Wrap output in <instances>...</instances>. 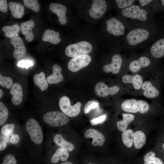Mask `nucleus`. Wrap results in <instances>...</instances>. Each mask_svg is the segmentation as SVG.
<instances>
[{"label": "nucleus", "mask_w": 164, "mask_h": 164, "mask_svg": "<svg viewBox=\"0 0 164 164\" xmlns=\"http://www.w3.org/2000/svg\"><path fill=\"white\" fill-rule=\"evenodd\" d=\"M69 156V154L66 150L63 148L60 147L58 148L51 158L52 162L56 163L60 160L64 162L67 160Z\"/></svg>", "instance_id": "obj_28"}, {"label": "nucleus", "mask_w": 164, "mask_h": 164, "mask_svg": "<svg viewBox=\"0 0 164 164\" xmlns=\"http://www.w3.org/2000/svg\"><path fill=\"white\" fill-rule=\"evenodd\" d=\"M44 121L49 125L58 127L63 126L69 121L67 116L59 111H52L45 113L43 116Z\"/></svg>", "instance_id": "obj_3"}, {"label": "nucleus", "mask_w": 164, "mask_h": 164, "mask_svg": "<svg viewBox=\"0 0 164 164\" xmlns=\"http://www.w3.org/2000/svg\"><path fill=\"white\" fill-rule=\"evenodd\" d=\"M141 88L144 90V95L147 98H153L157 97L159 94L158 90L152 85L151 82L149 80L145 81L143 82Z\"/></svg>", "instance_id": "obj_20"}, {"label": "nucleus", "mask_w": 164, "mask_h": 164, "mask_svg": "<svg viewBox=\"0 0 164 164\" xmlns=\"http://www.w3.org/2000/svg\"><path fill=\"white\" fill-rule=\"evenodd\" d=\"M9 8L11 14L15 18H22L24 13V7L23 5L19 3L10 2L9 3Z\"/></svg>", "instance_id": "obj_24"}, {"label": "nucleus", "mask_w": 164, "mask_h": 164, "mask_svg": "<svg viewBox=\"0 0 164 164\" xmlns=\"http://www.w3.org/2000/svg\"><path fill=\"white\" fill-rule=\"evenodd\" d=\"M25 6L35 12H38L40 6L38 1L37 0H23Z\"/></svg>", "instance_id": "obj_34"}, {"label": "nucleus", "mask_w": 164, "mask_h": 164, "mask_svg": "<svg viewBox=\"0 0 164 164\" xmlns=\"http://www.w3.org/2000/svg\"><path fill=\"white\" fill-rule=\"evenodd\" d=\"M59 104L62 112L67 116L74 117L77 116L80 111L81 104L77 102L73 105H71L69 98L66 96H63L60 99Z\"/></svg>", "instance_id": "obj_4"}, {"label": "nucleus", "mask_w": 164, "mask_h": 164, "mask_svg": "<svg viewBox=\"0 0 164 164\" xmlns=\"http://www.w3.org/2000/svg\"><path fill=\"white\" fill-rule=\"evenodd\" d=\"M92 50V46L89 42L81 41L68 46L66 48L65 53L66 55L70 57L84 55H87Z\"/></svg>", "instance_id": "obj_2"}, {"label": "nucleus", "mask_w": 164, "mask_h": 164, "mask_svg": "<svg viewBox=\"0 0 164 164\" xmlns=\"http://www.w3.org/2000/svg\"><path fill=\"white\" fill-rule=\"evenodd\" d=\"M10 94L12 95L11 101L15 105H19L23 98V92L21 85L17 83L13 84L10 91Z\"/></svg>", "instance_id": "obj_15"}, {"label": "nucleus", "mask_w": 164, "mask_h": 164, "mask_svg": "<svg viewBox=\"0 0 164 164\" xmlns=\"http://www.w3.org/2000/svg\"><path fill=\"white\" fill-rule=\"evenodd\" d=\"M121 108L123 110L127 112L136 113L138 112L137 100L135 99L124 101L121 104Z\"/></svg>", "instance_id": "obj_25"}, {"label": "nucleus", "mask_w": 164, "mask_h": 164, "mask_svg": "<svg viewBox=\"0 0 164 164\" xmlns=\"http://www.w3.org/2000/svg\"><path fill=\"white\" fill-rule=\"evenodd\" d=\"M15 127V125L13 123L5 124L1 128V133L5 136H12L14 134Z\"/></svg>", "instance_id": "obj_35"}, {"label": "nucleus", "mask_w": 164, "mask_h": 164, "mask_svg": "<svg viewBox=\"0 0 164 164\" xmlns=\"http://www.w3.org/2000/svg\"><path fill=\"white\" fill-rule=\"evenodd\" d=\"M53 73L47 78L48 84H57L62 81L63 79L61 73V68L58 64L53 65L52 67Z\"/></svg>", "instance_id": "obj_19"}, {"label": "nucleus", "mask_w": 164, "mask_h": 164, "mask_svg": "<svg viewBox=\"0 0 164 164\" xmlns=\"http://www.w3.org/2000/svg\"><path fill=\"white\" fill-rule=\"evenodd\" d=\"M9 116L8 108L2 102H0V126H2L6 121Z\"/></svg>", "instance_id": "obj_33"}, {"label": "nucleus", "mask_w": 164, "mask_h": 164, "mask_svg": "<svg viewBox=\"0 0 164 164\" xmlns=\"http://www.w3.org/2000/svg\"><path fill=\"white\" fill-rule=\"evenodd\" d=\"M35 25L33 20H30L24 22L21 24L20 29L22 34L25 36L26 40L29 42L32 41L34 39L32 29Z\"/></svg>", "instance_id": "obj_18"}, {"label": "nucleus", "mask_w": 164, "mask_h": 164, "mask_svg": "<svg viewBox=\"0 0 164 164\" xmlns=\"http://www.w3.org/2000/svg\"><path fill=\"white\" fill-rule=\"evenodd\" d=\"M123 83L131 84L135 90L139 89L142 86L143 82L142 77L138 74L134 75L127 74L124 75L122 78Z\"/></svg>", "instance_id": "obj_17"}, {"label": "nucleus", "mask_w": 164, "mask_h": 164, "mask_svg": "<svg viewBox=\"0 0 164 164\" xmlns=\"http://www.w3.org/2000/svg\"><path fill=\"white\" fill-rule=\"evenodd\" d=\"M149 36V32L147 30L137 28L130 31L128 34L126 39L130 45L134 46L146 40Z\"/></svg>", "instance_id": "obj_5"}, {"label": "nucleus", "mask_w": 164, "mask_h": 164, "mask_svg": "<svg viewBox=\"0 0 164 164\" xmlns=\"http://www.w3.org/2000/svg\"><path fill=\"white\" fill-rule=\"evenodd\" d=\"M154 152L150 151L146 153L143 158L144 164H164L159 158L155 157Z\"/></svg>", "instance_id": "obj_32"}, {"label": "nucleus", "mask_w": 164, "mask_h": 164, "mask_svg": "<svg viewBox=\"0 0 164 164\" xmlns=\"http://www.w3.org/2000/svg\"><path fill=\"white\" fill-rule=\"evenodd\" d=\"M33 81L35 85L42 91L46 90L48 87L47 79L43 72L35 74L33 77Z\"/></svg>", "instance_id": "obj_27"}, {"label": "nucleus", "mask_w": 164, "mask_h": 164, "mask_svg": "<svg viewBox=\"0 0 164 164\" xmlns=\"http://www.w3.org/2000/svg\"><path fill=\"white\" fill-rule=\"evenodd\" d=\"M91 61V57L88 54L78 56L70 60L68 67L71 71L76 72L87 66Z\"/></svg>", "instance_id": "obj_7"}, {"label": "nucleus", "mask_w": 164, "mask_h": 164, "mask_svg": "<svg viewBox=\"0 0 164 164\" xmlns=\"http://www.w3.org/2000/svg\"><path fill=\"white\" fill-rule=\"evenodd\" d=\"M53 141L57 145L64 149L68 152L72 151L74 149V145L66 140L60 134L55 135L53 138Z\"/></svg>", "instance_id": "obj_23"}, {"label": "nucleus", "mask_w": 164, "mask_h": 164, "mask_svg": "<svg viewBox=\"0 0 164 164\" xmlns=\"http://www.w3.org/2000/svg\"><path fill=\"white\" fill-rule=\"evenodd\" d=\"M0 10L2 12H5L8 10V4L7 0H0Z\"/></svg>", "instance_id": "obj_44"}, {"label": "nucleus", "mask_w": 164, "mask_h": 164, "mask_svg": "<svg viewBox=\"0 0 164 164\" xmlns=\"http://www.w3.org/2000/svg\"><path fill=\"white\" fill-rule=\"evenodd\" d=\"M88 12L90 16L94 19H98L104 15L107 8L106 2L104 0H94Z\"/></svg>", "instance_id": "obj_8"}, {"label": "nucleus", "mask_w": 164, "mask_h": 164, "mask_svg": "<svg viewBox=\"0 0 164 164\" xmlns=\"http://www.w3.org/2000/svg\"><path fill=\"white\" fill-rule=\"evenodd\" d=\"M25 127L31 141L35 144H41L43 135L42 128L37 121L34 118H30L26 121Z\"/></svg>", "instance_id": "obj_1"}, {"label": "nucleus", "mask_w": 164, "mask_h": 164, "mask_svg": "<svg viewBox=\"0 0 164 164\" xmlns=\"http://www.w3.org/2000/svg\"><path fill=\"white\" fill-rule=\"evenodd\" d=\"M119 87L118 86L114 85L108 87L104 83L99 82L95 86V92L98 96L104 97L109 95H114L119 91Z\"/></svg>", "instance_id": "obj_10"}, {"label": "nucleus", "mask_w": 164, "mask_h": 164, "mask_svg": "<svg viewBox=\"0 0 164 164\" xmlns=\"http://www.w3.org/2000/svg\"><path fill=\"white\" fill-rule=\"evenodd\" d=\"M10 42L14 48L13 53L14 58L19 59L24 56L26 55V50L22 39L18 37L11 39Z\"/></svg>", "instance_id": "obj_14"}, {"label": "nucleus", "mask_w": 164, "mask_h": 164, "mask_svg": "<svg viewBox=\"0 0 164 164\" xmlns=\"http://www.w3.org/2000/svg\"><path fill=\"white\" fill-rule=\"evenodd\" d=\"M121 13L125 17L137 19L142 21H145L147 19V11L140 8L138 6L136 5H133L123 9Z\"/></svg>", "instance_id": "obj_6"}, {"label": "nucleus", "mask_w": 164, "mask_h": 164, "mask_svg": "<svg viewBox=\"0 0 164 164\" xmlns=\"http://www.w3.org/2000/svg\"><path fill=\"white\" fill-rule=\"evenodd\" d=\"M107 117V115L104 114L99 117L94 118L90 120V123L93 125L102 124L106 120Z\"/></svg>", "instance_id": "obj_41"}, {"label": "nucleus", "mask_w": 164, "mask_h": 164, "mask_svg": "<svg viewBox=\"0 0 164 164\" xmlns=\"http://www.w3.org/2000/svg\"><path fill=\"white\" fill-rule=\"evenodd\" d=\"M150 63V60L147 57L142 56L138 60L132 61L130 63L129 68L133 73L138 72L143 67L149 66Z\"/></svg>", "instance_id": "obj_16"}, {"label": "nucleus", "mask_w": 164, "mask_h": 164, "mask_svg": "<svg viewBox=\"0 0 164 164\" xmlns=\"http://www.w3.org/2000/svg\"><path fill=\"white\" fill-rule=\"evenodd\" d=\"M13 81L10 77H6L0 74V85L7 89L11 88L13 85Z\"/></svg>", "instance_id": "obj_36"}, {"label": "nucleus", "mask_w": 164, "mask_h": 164, "mask_svg": "<svg viewBox=\"0 0 164 164\" xmlns=\"http://www.w3.org/2000/svg\"><path fill=\"white\" fill-rule=\"evenodd\" d=\"M137 106L138 108V112L141 114L146 113L149 111V104L145 101L142 100H137Z\"/></svg>", "instance_id": "obj_37"}, {"label": "nucleus", "mask_w": 164, "mask_h": 164, "mask_svg": "<svg viewBox=\"0 0 164 164\" xmlns=\"http://www.w3.org/2000/svg\"><path fill=\"white\" fill-rule=\"evenodd\" d=\"M60 34L50 29H46L42 37V40L45 42H49L53 44H57L61 41L59 37Z\"/></svg>", "instance_id": "obj_22"}, {"label": "nucleus", "mask_w": 164, "mask_h": 164, "mask_svg": "<svg viewBox=\"0 0 164 164\" xmlns=\"http://www.w3.org/2000/svg\"><path fill=\"white\" fill-rule=\"evenodd\" d=\"M60 164H73L70 161H67L64 162Z\"/></svg>", "instance_id": "obj_47"}, {"label": "nucleus", "mask_w": 164, "mask_h": 164, "mask_svg": "<svg viewBox=\"0 0 164 164\" xmlns=\"http://www.w3.org/2000/svg\"><path fill=\"white\" fill-rule=\"evenodd\" d=\"M134 133L133 131L130 129L123 132L121 135L122 141L126 147L128 148L132 147L133 142Z\"/></svg>", "instance_id": "obj_31"}, {"label": "nucleus", "mask_w": 164, "mask_h": 164, "mask_svg": "<svg viewBox=\"0 0 164 164\" xmlns=\"http://www.w3.org/2000/svg\"><path fill=\"white\" fill-rule=\"evenodd\" d=\"M49 7L50 10L58 16L59 21L61 25L67 23L66 13L67 9L66 7L60 4L53 3L50 4Z\"/></svg>", "instance_id": "obj_12"}, {"label": "nucleus", "mask_w": 164, "mask_h": 164, "mask_svg": "<svg viewBox=\"0 0 164 164\" xmlns=\"http://www.w3.org/2000/svg\"><path fill=\"white\" fill-rule=\"evenodd\" d=\"M146 136L142 131H137L134 133L133 142L135 147L137 149L142 148L146 142Z\"/></svg>", "instance_id": "obj_30"}, {"label": "nucleus", "mask_w": 164, "mask_h": 164, "mask_svg": "<svg viewBox=\"0 0 164 164\" xmlns=\"http://www.w3.org/2000/svg\"><path fill=\"white\" fill-rule=\"evenodd\" d=\"M161 1L162 5L164 6V0H162Z\"/></svg>", "instance_id": "obj_49"}, {"label": "nucleus", "mask_w": 164, "mask_h": 164, "mask_svg": "<svg viewBox=\"0 0 164 164\" xmlns=\"http://www.w3.org/2000/svg\"><path fill=\"white\" fill-rule=\"evenodd\" d=\"M99 103L96 100H92L88 101L85 104L84 108V112L87 114L93 109L96 108L98 107Z\"/></svg>", "instance_id": "obj_38"}, {"label": "nucleus", "mask_w": 164, "mask_h": 164, "mask_svg": "<svg viewBox=\"0 0 164 164\" xmlns=\"http://www.w3.org/2000/svg\"><path fill=\"white\" fill-rule=\"evenodd\" d=\"M122 62L121 56L119 54H115L112 57L111 63L104 66L103 70L106 73L111 72L114 74H117L120 70Z\"/></svg>", "instance_id": "obj_13"}, {"label": "nucleus", "mask_w": 164, "mask_h": 164, "mask_svg": "<svg viewBox=\"0 0 164 164\" xmlns=\"http://www.w3.org/2000/svg\"><path fill=\"white\" fill-rule=\"evenodd\" d=\"M3 94V91L1 89H0V98H1Z\"/></svg>", "instance_id": "obj_48"}, {"label": "nucleus", "mask_w": 164, "mask_h": 164, "mask_svg": "<svg viewBox=\"0 0 164 164\" xmlns=\"http://www.w3.org/2000/svg\"><path fill=\"white\" fill-rule=\"evenodd\" d=\"M117 7L120 9H125L131 5L135 1L133 0H116Z\"/></svg>", "instance_id": "obj_39"}, {"label": "nucleus", "mask_w": 164, "mask_h": 164, "mask_svg": "<svg viewBox=\"0 0 164 164\" xmlns=\"http://www.w3.org/2000/svg\"><path fill=\"white\" fill-rule=\"evenodd\" d=\"M1 164H17L16 159L11 154L6 155L3 158V162Z\"/></svg>", "instance_id": "obj_40"}, {"label": "nucleus", "mask_w": 164, "mask_h": 164, "mask_svg": "<svg viewBox=\"0 0 164 164\" xmlns=\"http://www.w3.org/2000/svg\"><path fill=\"white\" fill-rule=\"evenodd\" d=\"M20 30L19 26L17 24L11 26H5L2 28V31L5 32L4 35L5 36L11 39L18 37Z\"/></svg>", "instance_id": "obj_26"}, {"label": "nucleus", "mask_w": 164, "mask_h": 164, "mask_svg": "<svg viewBox=\"0 0 164 164\" xmlns=\"http://www.w3.org/2000/svg\"><path fill=\"white\" fill-rule=\"evenodd\" d=\"M20 141V137L19 135L17 134L14 133L10 139L11 143L13 145L18 144Z\"/></svg>", "instance_id": "obj_43"}, {"label": "nucleus", "mask_w": 164, "mask_h": 164, "mask_svg": "<svg viewBox=\"0 0 164 164\" xmlns=\"http://www.w3.org/2000/svg\"><path fill=\"white\" fill-rule=\"evenodd\" d=\"M150 52L153 56L156 58L164 56V38L156 41L151 46Z\"/></svg>", "instance_id": "obj_21"}, {"label": "nucleus", "mask_w": 164, "mask_h": 164, "mask_svg": "<svg viewBox=\"0 0 164 164\" xmlns=\"http://www.w3.org/2000/svg\"><path fill=\"white\" fill-rule=\"evenodd\" d=\"M123 120L117 122L118 129L123 132L126 130L128 125L134 119V116L132 114L124 113L122 114Z\"/></svg>", "instance_id": "obj_29"}, {"label": "nucleus", "mask_w": 164, "mask_h": 164, "mask_svg": "<svg viewBox=\"0 0 164 164\" xmlns=\"http://www.w3.org/2000/svg\"><path fill=\"white\" fill-rule=\"evenodd\" d=\"M153 0H139V2L142 6L146 5L152 2Z\"/></svg>", "instance_id": "obj_45"}, {"label": "nucleus", "mask_w": 164, "mask_h": 164, "mask_svg": "<svg viewBox=\"0 0 164 164\" xmlns=\"http://www.w3.org/2000/svg\"><path fill=\"white\" fill-rule=\"evenodd\" d=\"M162 147H163V148L164 149V143L163 144V145H162Z\"/></svg>", "instance_id": "obj_50"}, {"label": "nucleus", "mask_w": 164, "mask_h": 164, "mask_svg": "<svg viewBox=\"0 0 164 164\" xmlns=\"http://www.w3.org/2000/svg\"><path fill=\"white\" fill-rule=\"evenodd\" d=\"M88 164H92V163H89Z\"/></svg>", "instance_id": "obj_51"}, {"label": "nucleus", "mask_w": 164, "mask_h": 164, "mask_svg": "<svg viewBox=\"0 0 164 164\" xmlns=\"http://www.w3.org/2000/svg\"><path fill=\"white\" fill-rule=\"evenodd\" d=\"M17 65L19 67H25L27 70L29 67L33 65V63L30 60H22L19 62Z\"/></svg>", "instance_id": "obj_42"}, {"label": "nucleus", "mask_w": 164, "mask_h": 164, "mask_svg": "<svg viewBox=\"0 0 164 164\" xmlns=\"http://www.w3.org/2000/svg\"><path fill=\"white\" fill-rule=\"evenodd\" d=\"M84 135L87 138H93L92 144L94 146H102L105 142V138L104 135L95 129L90 128L87 129L85 132Z\"/></svg>", "instance_id": "obj_11"}, {"label": "nucleus", "mask_w": 164, "mask_h": 164, "mask_svg": "<svg viewBox=\"0 0 164 164\" xmlns=\"http://www.w3.org/2000/svg\"><path fill=\"white\" fill-rule=\"evenodd\" d=\"M7 146L6 143L3 141H1L0 142V150L2 151L4 150Z\"/></svg>", "instance_id": "obj_46"}, {"label": "nucleus", "mask_w": 164, "mask_h": 164, "mask_svg": "<svg viewBox=\"0 0 164 164\" xmlns=\"http://www.w3.org/2000/svg\"><path fill=\"white\" fill-rule=\"evenodd\" d=\"M106 29L110 34L115 36L123 35L125 28L123 24L117 19L113 18L108 20L106 22Z\"/></svg>", "instance_id": "obj_9"}]
</instances>
